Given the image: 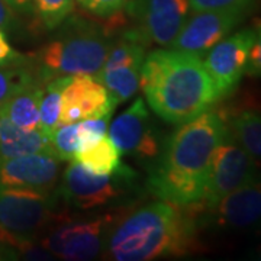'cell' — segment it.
<instances>
[{"label": "cell", "instance_id": "5b68a950", "mask_svg": "<svg viewBox=\"0 0 261 261\" xmlns=\"http://www.w3.org/2000/svg\"><path fill=\"white\" fill-rule=\"evenodd\" d=\"M61 215L53 193L31 189L0 186V238L2 241L25 247L32 237L60 224Z\"/></svg>", "mask_w": 261, "mask_h": 261}, {"label": "cell", "instance_id": "52a82bcc", "mask_svg": "<svg viewBox=\"0 0 261 261\" xmlns=\"http://www.w3.org/2000/svg\"><path fill=\"white\" fill-rule=\"evenodd\" d=\"M115 216H96L92 221H63L42 240L51 254L68 261H89L103 252Z\"/></svg>", "mask_w": 261, "mask_h": 261}, {"label": "cell", "instance_id": "ffe728a7", "mask_svg": "<svg viewBox=\"0 0 261 261\" xmlns=\"http://www.w3.org/2000/svg\"><path fill=\"white\" fill-rule=\"evenodd\" d=\"M73 160L96 174H113L122 167L121 152L108 135L86 148L79 149Z\"/></svg>", "mask_w": 261, "mask_h": 261}, {"label": "cell", "instance_id": "ba28073f", "mask_svg": "<svg viewBox=\"0 0 261 261\" xmlns=\"http://www.w3.org/2000/svg\"><path fill=\"white\" fill-rule=\"evenodd\" d=\"M258 176V164L233 140L231 132L216 148L200 209L211 211L224 197Z\"/></svg>", "mask_w": 261, "mask_h": 261}, {"label": "cell", "instance_id": "f546056e", "mask_svg": "<svg viewBox=\"0 0 261 261\" xmlns=\"http://www.w3.org/2000/svg\"><path fill=\"white\" fill-rule=\"evenodd\" d=\"M13 23V10L6 0H0V29L8 31Z\"/></svg>", "mask_w": 261, "mask_h": 261}, {"label": "cell", "instance_id": "3957f363", "mask_svg": "<svg viewBox=\"0 0 261 261\" xmlns=\"http://www.w3.org/2000/svg\"><path fill=\"white\" fill-rule=\"evenodd\" d=\"M197 206L157 200L134 211L111 229L105 243L106 258L149 261L180 257L197 247Z\"/></svg>", "mask_w": 261, "mask_h": 261}, {"label": "cell", "instance_id": "7402d4cb", "mask_svg": "<svg viewBox=\"0 0 261 261\" xmlns=\"http://www.w3.org/2000/svg\"><path fill=\"white\" fill-rule=\"evenodd\" d=\"M31 9L48 29L58 28L74 9V0H31Z\"/></svg>", "mask_w": 261, "mask_h": 261}, {"label": "cell", "instance_id": "ac0fdd59", "mask_svg": "<svg viewBox=\"0 0 261 261\" xmlns=\"http://www.w3.org/2000/svg\"><path fill=\"white\" fill-rule=\"evenodd\" d=\"M226 118V116H225ZM232 138L243 147L251 159L261 164V111L245 109L226 118Z\"/></svg>", "mask_w": 261, "mask_h": 261}, {"label": "cell", "instance_id": "d6a6232c", "mask_svg": "<svg viewBox=\"0 0 261 261\" xmlns=\"http://www.w3.org/2000/svg\"><path fill=\"white\" fill-rule=\"evenodd\" d=\"M254 257H255L257 260H261V245L257 248V251L254 252Z\"/></svg>", "mask_w": 261, "mask_h": 261}, {"label": "cell", "instance_id": "30bf717a", "mask_svg": "<svg viewBox=\"0 0 261 261\" xmlns=\"http://www.w3.org/2000/svg\"><path fill=\"white\" fill-rule=\"evenodd\" d=\"M250 10L251 8L195 12L193 15H189L171 48L202 57L228 37L248 16Z\"/></svg>", "mask_w": 261, "mask_h": 261}, {"label": "cell", "instance_id": "cb8c5ba5", "mask_svg": "<svg viewBox=\"0 0 261 261\" xmlns=\"http://www.w3.org/2000/svg\"><path fill=\"white\" fill-rule=\"evenodd\" d=\"M111 116L112 115H103L100 118L77 122V125H79V141H80L79 149H83L89 145H92L108 134Z\"/></svg>", "mask_w": 261, "mask_h": 261}, {"label": "cell", "instance_id": "8992f818", "mask_svg": "<svg viewBox=\"0 0 261 261\" xmlns=\"http://www.w3.org/2000/svg\"><path fill=\"white\" fill-rule=\"evenodd\" d=\"M134 177L135 173L123 164L113 174H96L73 160L61 177L58 193L67 205L90 211L119 200Z\"/></svg>", "mask_w": 261, "mask_h": 261}, {"label": "cell", "instance_id": "9a60e30c", "mask_svg": "<svg viewBox=\"0 0 261 261\" xmlns=\"http://www.w3.org/2000/svg\"><path fill=\"white\" fill-rule=\"evenodd\" d=\"M189 12V0H140L134 9L141 35L161 47H171Z\"/></svg>", "mask_w": 261, "mask_h": 261}, {"label": "cell", "instance_id": "9c48e42d", "mask_svg": "<svg viewBox=\"0 0 261 261\" xmlns=\"http://www.w3.org/2000/svg\"><path fill=\"white\" fill-rule=\"evenodd\" d=\"M254 38V28H244L225 37L207 51L205 58H202L206 71L214 82L219 100L231 96L238 89L245 74Z\"/></svg>", "mask_w": 261, "mask_h": 261}, {"label": "cell", "instance_id": "44dd1931", "mask_svg": "<svg viewBox=\"0 0 261 261\" xmlns=\"http://www.w3.org/2000/svg\"><path fill=\"white\" fill-rule=\"evenodd\" d=\"M68 79H70V75L51 79V80H48L47 86L44 87V93L41 97V106H39V118H41L39 130L48 138L60 126L63 90H64Z\"/></svg>", "mask_w": 261, "mask_h": 261}, {"label": "cell", "instance_id": "83f0119b", "mask_svg": "<svg viewBox=\"0 0 261 261\" xmlns=\"http://www.w3.org/2000/svg\"><path fill=\"white\" fill-rule=\"evenodd\" d=\"M128 3V0H84L82 6L96 16L108 18L118 13Z\"/></svg>", "mask_w": 261, "mask_h": 261}, {"label": "cell", "instance_id": "7a4b0ae2", "mask_svg": "<svg viewBox=\"0 0 261 261\" xmlns=\"http://www.w3.org/2000/svg\"><path fill=\"white\" fill-rule=\"evenodd\" d=\"M140 89L152 112L181 125L219 102L202 57L180 49H155L145 57Z\"/></svg>", "mask_w": 261, "mask_h": 261}, {"label": "cell", "instance_id": "1f68e13d", "mask_svg": "<svg viewBox=\"0 0 261 261\" xmlns=\"http://www.w3.org/2000/svg\"><path fill=\"white\" fill-rule=\"evenodd\" d=\"M12 252L8 251L6 248H5V245H2V243H0V260H6V258H10V257H8V255H10Z\"/></svg>", "mask_w": 261, "mask_h": 261}, {"label": "cell", "instance_id": "f1b7e54d", "mask_svg": "<svg viewBox=\"0 0 261 261\" xmlns=\"http://www.w3.org/2000/svg\"><path fill=\"white\" fill-rule=\"evenodd\" d=\"M20 60L19 54H16L12 47L9 45L8 39L5 37L3 31L0 29V67H5V65L12 64V63H16Z\"/></svg>", "mask_w": 261, "mask_h": 261}, {"label": "cell", "instance_id": "4fadbf2b", "mask_svg": "<svg viewBox=\"0 0 261 261\" xmlns=\"http://www.w3.org/2000/svg\"><path fill=\"white\" fill-rule=\"evenodd\" d=\"M116 106L94 75H70L63 90L60 125L112 115Z\"/></svg>", "mask_w": 261, "mask_h": 261}, {"label": "cell", "instance_id": "2e32d148", "mask_svg": "<svg viewBox=\"0 0 261 261\" xmlns=\"http://www.w3.org/2000/svg\"><path fill=\"white\" fill-rule=\"evenodd\" d=\"M42 93L44 87L34 79L22 86L0 106V113L22 129L39 130V106Z\"/></svg>", "mask_w": 261, "mask_h": 261}, {"label": "cell", "instance_id": "836d02e7", "mask_svg": "<svg viewBox=\"0 0 261 261\" xmlns=\"http://www.w3.org/2000/svg\"><path fill=\"white\" fill-rule=\"evenodd\" d=\"M77 2H79V3H80V5H82V3H83L84 0H77Z\"/></svg>", "mask_w": 261, "mask_h": 261}, {"label": "cell", "instance_id": "d6986e66", "mask_svg": "<svg viewBox=\"0 0 261 261\" xmlns=\"http://www.w3.org/2000/svg\"><path fill=\"white\" fill-rule=\"evenodd\" d=\"M144 64V63H142ZM142 64L123 65L112 70H100L94 79L103 84L116 105L126 102L140 90Z\"/></svg>", "mask_w": 261, "mask_h": 261}, {"label": "cell", "instance_id": "7c38bea8", "mask_svg": "<svg viewBox=\"0 0 261 261\" xmlns=\"http://www.w3.org/2000/svg\"><path fill=\"white\" fill-rule=\"evenodd\" d=\"M206 221L228 232L261 229V176L224 197L214 209L206 211Z\"/></svg>", "mask_w": 261, "mask_h": 261}, {"label": "cell", "instance_id": "e0dca14e", "mask_svg": "<svg viewBox=\"0 0 261 261\" xmlns=\"http://www.w3.org/2000/svg\"><path fill=\"white\" fill-rule=\"evenodd\" d=\"M34 152L49 154V138L41 130L19 128L0 113V160Z\"/></svg>", "mask_w": 261, "mask_h": 261}, {"label": "cell", "instance_id": "d4e9b609", "mask_svg": "<svg viewBox=\"0 0 261 261\" xmlns=\"http://www.w3.org/2000/svg\"><path fill=\"white\" fill-rule=\"evenodd\" d=\"M34 77L23 70H12L0 67V106L22 86L32 82Z\"/></svg>", "mask_w": 261, "mask_h": 261}, {"label": "cell", "instance_id": "603a6c76", "mask_svg": "<svg viewBox=\"0 0 261 261\" xmlns=\"http://www.w3.org/2000/svg\"><path fill=\"white\" fill-rule=\"evenodd\" d=\"M79 142L77 122L60 125L49 135V154L61 161H73L79 149Z\"/></svg>", "mask_w": 261, "mask_h": 261}, {"label": "cell", "instance_id": "484cf974", "mask_svg": "<svg viewBox=\"0 0 261 261\" xmlns=\"http://www.w3.org/2000/svg\"><path fill=\"white\" fill-rule=\"evenodd\" d=\"M254 2L257 0H189V5L193 12H202V10L247 9L251 8Z\"/></svg>", "mask_w": 261, "mask_h": 261}, {"label": "cell", "instance_id": "4316f807", "mask_svg": "<svg viewBox=\"0 0 261 261\" xmlns=\"http://www.w3.org/2000/svg\"><path fill=\"white\" fill-rule=\"evenodd\" d=\"M252 28L255 31V38L248 54L245 74L254 79H261V19L254 20Z\"/></svg>", "mask_w": 261, "mask_h": 261}, {"label": "cell", "instance_id": "5bb4252c", "mask_svg": "<svg viewBox=\"0 0 261 261\" xmlns=\"http://www.w3.org/2000/svg\"><path fill=\"white\" fill-rule=\"evenodd\" d=\"M61 163L48 152L0 160V186L51 193L60 178Z\"/></svg>", "mask_w": 261, "mask_h": 261}, {"label": "cell", "instance_id": "277c9868", "mask_svg": "<svg viewBox=\"0 0 261 261\" xmlns=\"http://www.w3.org/2000/svg\"><path fill=\"white\" fill-rule=\"evenodd\" d=\"M108 35L87 23H74L38 54L41 74L48 82L64 75H96L112 48Z\"/></svg>", "mask_w": 261, "mask_h": 261}, {"label": "cell", "instance_id": "8fae6325", "mask_svg": "<svg viewBox=\"0 0 261 261\" xmlns=\"http://www.w3.org/2000/svg\"><path fill=\"white\" fill-rule=\"evenodd\" d=\"M108 134L121 155L154 159L161 149L159 134L142 97L135 99V102L109 125Z\"/></svg>", "mask_w": 261, "mask_h": 261}, {"label": "cell", "instance_id": "4dcf8cb0", "mask_svg": "<svg viewBox=\"0 0 261 261\" xmlns=\"http://www.w3.org/2000/svg\"><path fill=\"white\" fill-rule=\"evenodd\" d=\"M12 10H29L31 9V0H6Z\"/></svg>", "mask_w": 261, "mask_h": 261}, {"label": "cell", "instance_id": "6da1fadb", "mask_svg": "<svg viewBox=\"0 0 261 261\" xmlns=\"http://www.w3.org/2000/svg\"><path fill=\"white\" fill-rule=\"evenodd\" d=\"M228 135L225 115L212 108L181 123L163 144L149 170V192L177 206L200 207L215 151Z\"/></svg>", "mask_w": 261, "mask_h": 261}]
</instances>
